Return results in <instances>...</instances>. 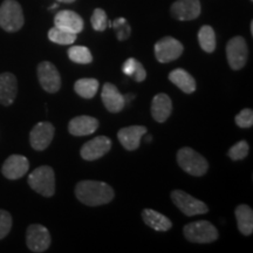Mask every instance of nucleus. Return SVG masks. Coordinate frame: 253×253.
<instances>
[{
    "label": "nucleus",
    "instance_id": "obj_29",
    "mask_svg": "<svg viewBox=\"0 0 253 253\" xmlns=\"http://www.w3.org/2000/svg\"><path fill=\"white\" fill-rule=\"evenodd\" d=\"M250 147L249 143L246 141H239L233 145V147L230 148L229 150V156L232 161H240L244 160V158L249 155Z\"/></svg>",
    "mask_w": 253,
    "mask_h": 253
},
{
    "label": "nucleus",
    "instance_id": "obj_28",
    "mask_svg": "<svg viewBox=\"0 0 253 253\" xmlns=\"http://www.w3.org/2000/svg\"><path fill=\"white\" fill-rule=\"evenodd\" d=\"M68 58L71 61L75 63H81V65H87L93 61L90 50L84 46H73L68 49Z\"/></svg>",
    "mask_w": 253,
    "mask_h": 253
},
{
    "label": "nucleus",
    "instance_id": "obj_32",
    "mask_svg": "<svg viewBox=\"0 0 253 253\" xmlns=\"http://www.w3.org/2000/svg\"><path fill=\"white\" fill-rule=\"evenodd\" d=\"M12 216L8 211L0 210V239H4L12 229Z\"/></svg>",
    "mask_w": 253,
    "mask_h": 253
},
{
    "label": "nucleus",
    "instance_id": "obj_7",
    "mask_svg": "<svg viewBox=\"0 0 253 253\" xmlns=\"http://www.w3.org/2000/svg\"><path fill=\"white\" fill-rule=\"evenodd\" d=\"M226 58L233 71H239L246 65L249 58V48L243 37L232 38L226 45Z\"/></svg>",
    "mask_w": 253,
    "mask_h": 253
},
{
    "label": "nucleus",
    "instance_id": "obj_10",
    "mask_svg": "<svg viewBox=\"0 0 253 253\" xmlns=\"http://www.w3.org/2000/svg\"><path fill=\"white\" fill-rule=\"evenodd\" d=\"M50 235L47 227L40 224H32L26 231V244L32 252L41 253L47 251L50 245Z\"/></svg>",
    "mask_w": 253,
    "mask_h": 253
},
{
    "label": "nucleus",
    "instance_id": "obj_8",
    "mask_svg": "<svg viewBox=\"0 0 253 253\" xmlns=\"http://www.w3.org/2000/svg\"><path fill=\"white\" fill-rule=\"evenodd\" d=\"M155 56L161 63L175 61L183 54L184 47L178 40L172 37H164L155 43Z\"/></svg>",
    "mask_w": 253,
    "mask_h": 253
},
{
    "label": "nucleus",
    "instance_id": "obj_17",
    "mask_svg": "<svg viewBox=\"0 0 253 253\" xmlns=\"http://www.w3.org/2000/svg\"><path fill=\"white\" fill-rule=\"evenodd\" d=\"M18 94L17 78L12 73L0 74V104L8 107L14 102Z\"/></svg>",
    "mask_w": 253,
    "mask_h": 253
},
{
    "label": "nucleus",
    "instance_id": "obj_2",
    "mask_svg": "<svg viewBox=\"0 0 253 253\" xmlns=\"http://www.w3.org/2000/svg\"><path fill=\"white\" fill-rule=\"evenodd\" d=\"M23 8L15 0H5L0 5V27L8 33H14L24 26Z\"/></svg>",
    "mask_w": 253,
    "mask_h": 253
},
{
    "label": "nucleus",
    "instance_id": "obj_18",
    "mask_svg": "<svg viewBox=\"0 0 253 253\" xmlns=\"http://www.w3.org/2000/svg\"><path fill=\"white\" fill-rule=\"evenodd\" d=\"M54 26L78 34L84 30V20L74 11L65 9V11H60L59 13H56L54 18Z\"/></svg>",
    "mask_w": 253,
    "mask_h": 253
},
{
    "label": "nucleus",
    "instance_id": "obj_24",
    "mask_svg": "<svg viewBox=\"0 0 253 253\" xmlns=\"http://www.w3.org/2000/svg\"><path fill=\"white\" fill-rule=\"evenodd\" d=\"M99 89V81L96 79H79L74 84V90L84 99H93Z\"/></svg>",
    "mask_w": 253,
    "mask_h": 253
},
{
    "label": "nucleus",
    "instance_id": "obj_33",
    "mask_svg": "<svg viewBox=\"0 0 253 253\" xmlns=\"http://www.w3.org/2000/svg\"><path fill=\"white\" fill-rule=\"evenodd\" d=\"M236 125L240 128H251L253 125V112L252 109H243L236 116Z\"/></svg>",
    "mask_w": 253,
    "mask_h": 253
},
{
    "label": "nucleus",
    "instance_id": "obj_4",
    "mask_svg": "<svg viewBox=\"0 0 253 253\" xmlns=\"http://www.w3.org/2000/svg\"><path fill=\"white\" fill-rule=\"evenodd\" d=\"M177 162L186 173L196 177L205 175L209 169L208 161L201 154L189 147L182 148L177 153Z\"/></svg>",
    "mask_w": 253,
    "mask_h": 253
},
{
    "label": "nucleus",
    "instance_id": "obj_16",
    "mask_svg": "<svg viewBox=\"0 0 253 253\" xmlns=\"http://www.w3.org/2000/svg\"><path fill=\"white\" fill-rule=\"evenodd\" d=\"M147 134V128L143 126H130L120 129L118 138L121 142L123 148L126 150L138 149L141 143V138Z\"/></svg>",
    "mask_w": 253,
    "mask_h": 253
},
{
    "label": "nucleus",
    "instance_id": "obj_19",
    "mask_svg": "<svg viewBox=\"0 0 253 253\" xmlns=\"http://www.w3.org/2000/svg\"><path fill=\"white\" fill-rule=\"evenodd\" d=\"M99 128V121L91 116L82 115L72 119L68 125V131L73 136H87L94 134Z\"/></svg>",
    "mask_w": 253,
    "mask_h": 253
},
{
    "label": "nucleus",
    "instance_id": "obj_31",
    "mask_svg": "<svg viewBox=\"0 0 253 253\" xmlns=\"http://www.w3.org/2000/svg\"><path fill=\"white\" fill-rule=\"evenodd\" d=\"M112 27L115 28L116 31V37L120 41L126 40L130 37V26H129L128 21L125 18H118L112 24Z\"/></svg>",
    "mask_w": 253,
    "mask_h": 253
},
{
    "label": "nucleus",
    "instance_id": "obj_20",
    "mask_svg": "<svg viewBox=\"0 0 253 253\" xmlns=\"http://www.w3.org/2000/svg\"><path fill=\"white\" fill-rule=\"evenodd\" d=\"M172 112L171 99L167 94H157L151 102V115L155 121L163 123L170 118Z\"/></svg>",
    "mask_w": 253,
    "mask_h": 253
},
{
    "label": "nucleus",
    "instance_id": "obj_25",
    "mask_svg": "<svg viewBox=\"0 0 253 253\" xmlns=\"http://www.w3.org/2000/svg\"><path fill=\"white\" fill-rule=\"evenodd\" d=\"M122 72L126 75L134 79L136 82H142L147 78V71H145L143 65L134 58L126 59L122 66Z\"/></svg>",
    "mask_w": 253,
    "mask_h": 253
},
{
    "label": "nucleus",
    "instance_id": "obj_11",
    "mask_svg": "<svg viewBox=\"0 0 253 253\" xmlns=\"http://www.w3.org/2000/svg\"><path fill=\"white\" fill-rule=\"evenodd\" d=\"M54 126L49 122H39L30 132L31 147L37 151H42L48 148L54 137Z\"/></svg>",
    "mask_w": 253,
    "mask_h": 253
},
{
    "label": "nucleus",
    "instance_id": "obj_6",
    "mask_svg": "<svg viewBox=\"0 0 253 253\" xmlns=\"http://www.w3.org/2000/svg\"><path fill=\"white\" fill-rule=\"evenodd\" d=\"M171 199L173 204L188 217L205 214L209 211L208 205L204 202L192 197L191 195L186 194L183 190H173L171 192Z\"/></svg>",
    "mask_w": 253,
    "mask_h": 253
},
{
    "label": "nucleus",
    "instance_id": "obj_27",
    "mask_svg": "<svg viewBox=\"0 0 253 253\" xmlns=\"http://www.w3.org/2000/svg\"><path fill=\"white\" fill-rule=\"evenodd\" d=\"M78 34L72 33L63 28L60 27H52L48 31V39L52 42L58 43V45H72L75 40H77Z\"/></svg>",
    "mask_w": 253,
    "mask_h": 253
},
{
    "label": "nucleus",
    "instance_id": "obj_3",
    "mask_svg": "<svg viewBox=\"0 0 253 253\" xmlns=\"http://www.w3.org/2000/svg\"><path fill=\"white\" fill-rule=\"evenodd\" d=\"M28 184L43 197H52L55 194L54 170L48 166L37 168L28 176Z\"/></svg>",
    "mask_w": 253,
    "mask_h": 253
},
{
    "label": "nucleus",
    "instance_id": "obj_30",
    "mask_svg": "<svg viewBox=\"0 0 253 253\" xmlns=\"http://www.w3.org/2000/svg\"><path fill=\"white\" fill-rule=\"evenodd\" d=\"M91 26L95 31L103 32L108 27V17L102 8H96L91 15Z\"/></svg>",
    "mask_w": 253,
    "mask_h": 253
},
{
    "label": "nucleus",
    "instance_id": "obj_13",
    "mask_svg": "<svg viewBox=\"0 0 253 253\" xmlns=\"http://www.w3.org/2000/svg\"><path fill=\"white\" fill-rule=\"evenodd\" d=\"M30 169V161L23 155H11L2 164L1 172L7 179L14 181L24 177Z\"/></svg>",
    "mask_w": 253,
    "mask_h": 253
},
{
    "label": "nucleus",
    "instance_id": "obj_22",
    "mask_svg": "<svg viewBox=\"0 0 253 253\" xmlns=\"http://www.w3.org/2000/svg\"><path fill=\"white\" fill-rule=\"evenodd\" d=\"M169 80L185 94H191L196 90L195 79L183 68L173 69L169 74Z\"/></svg>",
    "mask_w": 253,
    "mask_h": 253
},
{
    "label": "nucleus",
    "instance_id": "obj_34",
    "mask_svg": "<svg viewBox=\"0 0 253 253\" xmlns=\"http://www.w3.org/2000/svg\"><path fill=\"white\" fill-rule=\"evenodd\" d=\"M59 2H65V4H71V2H74L75 0H56Z\"/></svg>",
    "mask_w": 253,
    "mask_h": 253
},
{
    "label": "nucleus",
    "instance_id": "obj_5",
    "mask_svg": "<svg viewBox=\"0 0 253 253\" xmlns=\"http://www.w3.org/2000/svg\"><path fill=\"white\" fill-rule=\"evenodd\" d=\"M185 238L191 243L209 244L218 239V230L208 220H197L184 226L183 230Z\"/></svg>",
    "mask_w": 253,
    "mask_h": 253
},
{
    "label": "nucleus",
    "instance_id": "obj_15",
    "mask_svg": "<svg viewBox=\"0 0 253 253\" xmlns=\"http://www.w3.org/2000/svg\"><path fill=\"white\" fill-rule=\"evenodd\" d=\"M101 99L106 109L110 113H120L126 106L125 96L120 93L115 84H109V82L103 84Z\"/></svg>",
    "mask_w": 253,
    "mask_h": 253
},
{
    "label": "nucleus",
    "instance_id": "obj_14",
    "mask_svg": "<svg viewBox=\"0 0 253 253\" xmlns=\"http://www.w3.org/2000/svg\"><path fill=\"white\" fill-rule=\"evenodd\" d=\"M202 6L199 0H177L171 5L170 12L176 20L189 21L198 18Z\"/></svg>",
    "mask_w": 253,
    "mask_h": 253
},
{
    "label": "nucleus",
    "instance_id": "obj_21",
    "mask_svg": "<svg viewBox=\"0 0 253 253\" xmlns=\"http://www.w3.org/2000/svg\"><path fill=\"white\" fill-rule=\"evenodd\" d=\"M142 218L144 223L155 231L167 232L172 227V223L169 218L151 209H144L142 211Z\"/></svg>",
    "mask_w": 253,
    "mask_h": 253
},
{
    "label": "nucleus",
    "instance_id": "obj_12",
    "mask_svg": "<svg viewBox=\"0 0 253 253\" xmlns=\"http://www.w3.org/2000/svg\"><path fill=\"white\" fill-rule=\"evenodd\" d=\"M110 148H112L110 138L104 135H100L84 143L80 150V155L84 160L95 161L103 157L110 150Z\"/></svg>",
    "mask_w": 253,
    "mask_h": 253
},
{
    "label": "nucleus",
    "instance_id": "obj_26",
    "mask_svg": "<svg viewBox=\"0 0 253 253\" xmlns=\"http://www.w3.org/2000/svg\"><path fill=\"white\" fill-rule=\"evenodd\" d=\"M198 42L204 52L212 53L216 49V34L213 28L209 25L202 26L198 32Z\"/></svg>",
    "mask_w": 253,
    "mask_h": 253
},
{
    "label": "nucleus",
    "instance_id": "obj_9",
    "mask_svg": "<svg viewBox=\"0 0 253 253\" xmlns=\"http://www.w3.org/2000/svg\"><path fill=\"white\" fill-rule=\"evenodd\" d=\"M37 73L40 86L47 93L54 94L61 88V77H60L58 68L52 62H40Z\"/></svg>",
    "mask_w": 253,
    "mask_h": 253
},
{
    "label": "nucleus",
    "instance_id": "obj_35",
    "mask_svg": "<svg viewBox=\"0 0 253 253\" xmlns=\"http://www.w3.org/2000/svg\"><path fill=\"white\" fill-rule=\"evenodd\" d=\"M147 141H148V142H150V141H151V136H150V135L148 136V137H147Z\"/></svg>",
    "mask_w": 253,
    "mask_h": 253
},
{
    "label": "nucleus",
    "instance_id": "obj_23",
    "mask_svg": "<svg viewBox=\"0 0 253 253\" xmlns=\"http://www.w3.org/2000/svg\"><path fill=\"white\" fill-rule=\"evenodd\" d=\"M237 225L238 230L244 236H250L253 232V211L249 205L242 204L237 207L236 211Z\"/></svg>",
    "mask_w": 253,
    "mask_h": 253
},
{
    "label": "nucleus",
    "instance_id": "obj_1",
    "mask_svg": "<svg viewBox=\"0 0 253 253\" xmlns=\"http://www.w3.org/2000/svg\"><path fill=\"white\" fill-rule=\"evenodd\" d=\"M75 196L82 204L99 207L113 201L114 190L110 185L100 181H81L75 186Z\"/></svg>",
    "mask_w": 253,
    "mask_h": 253
}]
</instances>
